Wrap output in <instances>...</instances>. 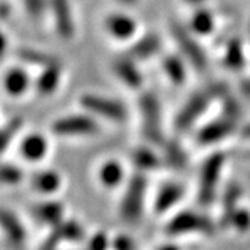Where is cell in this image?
<instances>
[{
    "label": "cell",
    "instance_id": "cb8c5ba5",
    "mask_svg": "<svg viewBox=\"0 0 250 250\" xmlns=\"http://www.w3.org/2000/svg\"><path fill=\"white\" fill-rule=\"evenodd\" d=\"M163 149V163L174 170H182L188 164V156L185 149L175 141H166L161 146Z\"/></svg>",
    "mask_w": 250,
    "mask_h": 250
},
{
    "label": "cell",
    "instance_id": "8d00e7d4",
    "mask_svg": "<svg viewBox=\"0 0 250 250\" xmlns=\"http://www.w3.org/2000/svg\"><path fill=\"white\" fill-rule=\"evenodd\" d=\"M157 250H181L178 246H174V245H164V246H160Z\"/></svg>",
    "mask_w": 250,
    "mask_h": 250
},
{
    "label": "cell",
    "instance_id": "8992f818",
    "mask_svg": "<svg viewBox=\"0 0 250 250\" xmlns=\"http://www.w3.org/2000/svg\"><path fill=\"white\" fill-rule=\"evenodd\" d=\"M147 189V178L145 172L136 171L128 181L121 202V217L126 224H135L142 215L145 197Z\"/></svg>",
    "mask_w": 250,
    "mask_h": 250
},
{
    "label": "cell",
    "instance_id": "d590c367",
    "mask_svg": "<svg viewBox=\"0 0 250 250\" xmlns=\"http://www.w3.org/2000/svg\"><path fill=\"white\" fill-rule=\"evenodd\" d=\"M184 1L189 6H192V7H199V6H205L207 0H184Z\"/></svg>",
    "mask_w": 250,
    "mask_h": 250
},
{
    "label": "cell",
    "instance_id": "5bb4252c",
    "mask_svg": "<svg viewBox=\"0 0 250 250\" xmlns=\"http://www.w3.org/2000/svg\"><path fill=\"white\" fill-rule=\"evenodd\" d=\"M213 224L207 218L192 211L179 213L167 225V232L170 235H188L190 232H202L206 235L213 232Z\"/></svg>",
    "mask_w": 250,
    "mask_h": 250
},
{
    "label": "cell",
    "instance_id": "30bf717a",
    "mask_svg": "<svg viewBox=\"0 0 250 250\" xmlns=\"http://www.w3.org/2000/svg\"><path fill=\"white\" fill-rule=\"evenodd\" d=\"M103 28L111 39L120 43H131L139 35V24L131 14L114 11L106 16Z\"/></svg>",
    "mask_w": 250,
    "mask_h": 250
},
{
    "label": "cell",
    "instance_id": "3957f363",
    "mask_svg": "<svg viewBox=\"0 0 250 250\" xmlns=\"http://www.w3.org/2000/svg\"><path fill=\"white\" fill-rule=\"evenodd\" d=\"M50 131L59 138L82 139L99 135L102 126L99 124L98 118L82 110L81 113H71L53 120L50 124Z\"/></svg>",
    "mask_w": 250,
    "mask_h": 250
},
{
    "label": "cell",
    "instance_id": "7402d4cb",
    "mask_svg": "<svg viewBox=\"0 0 250 250\" xmlns=\"http://www.w3.org/2000/svg\"><path fill=\"white\" fill-rule=\"evenodd\" d=\"M184 193H185V189L178 184H167V185L161 187L157 196H156V200H154L156 213L161 214V213L168 211L182 199Z\"/></svg>",
    "mask_w": 250,
    "mask_h": 250
},
{
    "label": "cell",
    "instance_id": "6da1fadb",
    "mask_svg": "<svg viewBox=\"0 0 250 250\" xmlns=\"http://www.w3.org/2000/svg\"><path fill=\"white\" fill-rule=\"evenodd\" d=\"M228 93L229 88L220 81L211 82L206 85L205 88L193 92L174 118L175 131L187 132L190 128H193L197 121L207 113V110L211 107V104L214 102H220Z\"/></svg>",
    "mask_w": 250,
    "mask_h": 250
},
{
    "label": "cell",
    "instance_id": "4316f807",
    "mask_svg": "<svg viewBox=\"0 0 250 250\" xmlns=\"http://www.w3.org/2000/svg\"><path fill=\"white\" fill-rule=\"evenodd\" d=\"M34 184L38 189L45 190V192H53L62 184V178L57 172L54 171H43L39 172L34 179Z\"/></svg>",
    "mask_w": 250,
    "mask_h": 250
},
{
    "label": "cell",
    "instance_id": "ffe728a7",
    "mask_svg": "<svg viewBox=\"0 0 250 250\" xmlns=\"http://www.w3.org/2000/svg\"><path fill=\"white\" fill-rule=\"evenodd\" d=\"M16 57L22 64L27 65H34L38 67L39 70L53 65L57 62H62L56 54L47 53L45 50L36 49V47H29V46H21L16 50Z\"/></svg>",
    "mask_w": 250,
    "mask_h": 250
},
{
    "label": "cell",
    "instance_id": "44dd1931",
    "mask_svg": "<svg viewBox=\"0 0 250 250\" xmlns=\"http://www.w3.org/2000/svg\"><path fill=\"white\" fill-rule=\"evenodd\" d=\"M153 147L154 146H150V145L138 146L131 154L132 163H134V166L138 168L139 172L146 174L147 171L157 170V168H160V166L163 164L161 156H159L157 153L154 152Z\"/></svg>",
    "mask_w": 250,
    "mask_h": 250
},
{
    "label": "cell",
    "instance_id": "d6a6232c",
    "mask_svg": "<svg viewBox=\"0 0 250 250\" xmlns=\"http://www.w3.org/2000/svg\"><path fill=\"white\" fill-rule=\"evenodd\" d=\"M239 92H241L243 98L250 100V77H246L239 82Z\"/></svg>",
    "mask_w": 250,
    "mask_h": 250
},
{
    "label": "cell",
    "instance_id": "836d02e7",
    "mask_svg": "<svg viewBox=\"0 0 250 250\" xmlns=\"http://www.w3.org/2000/svg\"><path fill=\"white\" fill-rule=\"evenodd\" d=\"M239 132L245 139H250V123H246V124L239 126Z\"/></svg>",
    "mask_w": 250,
    "mask_h": 250
},
{
    "label": "cell",
    "instance_id": "83f0119b",
    "mask_svg": "<svg viewBox=\"0 0 250 250\" xmlns=\"http://www.w3.org/2000/svg\"><path fill=\"white\" fill-rule=\"evenodd\" d=\"M21 4L28 17L34 21H38L47 14L49 0H21Z\"/></svg>",
    "mask_w": 250,
    "mask_h": 250
},
{
    "label": "cell",
    "instance_id": "1f68e13d",
    "mask_svg": "<svg viewBox=\"0 0 250 250\" xmlns=\"http://www.w3.org/2000/svg\"><path fill=\"white\" fill-rule=\"evenodd\" d=\"M9 49V36L7 34L0 28V60L3 59V56L6 54Z\"/></svg>",
    "mask_w": 250,
    "mask_h": 250
},
{
    "label": "cell",
    "instance_id": "e575fe53",
    "mask_svg": "<svg viewBox=\"0 0 250 250\" xmlns=\"http://www.w3.org/2000/svg\"><path fill=\"white\" fill-rule=\"evenodd\" d=\"M117 1L124 7H134L139 3V0H117Z\"/></svg>",
    "mask_w": 250,
    "mask_h": 250
},
{
    "label": "cell",
    "instance_id": "5b68a950",
    "mask_svg": "<svg viewBox=\"0 0 250 250\" xmlns=\"http://www.w3.org/2000/svg\"><path fill=\"white\" fill-rule=\"evenodd\" d=\"M170 34L175 42L177 52L187 60L190 68L197 72L206 71L208 67V59L203 46L199 42V38L192 34L187 25L179 22H171Z\"/></svg>",
    "mask_w": 250,
    "mask_h": 250
},
{
    "label": "cell",
    "instance_id": "ba28073f",
    "mask_svg": "<svg viewBox=\"0 0 250 250\" xmlns=\"http://www.w3.org/2000/svg\"><path fill=\"white\" fill-rule=\"evenodd\" d=\"M47 13L53 21L56 35L64 42H70L77 35V20L71 0H49Z\"/></svg>",
    "mask_w": 250,
    "mask_h": 250
},
{
    "label": "cell",
    "instance_id": "f1b7e54d",
    "mask_svg": "<svg viewBox=\"0 0 250 250\" xmlns=\"http://www.w3.org/2000/svg\"><path fill=\"white\" fill-rule=\"evenodd\" d=\"M229 224L238 231H248L250 228V211L243 208H236L229 220Z\"/></svg>",
    "mask_w": 250,
    "mask_h": 250
},
{
    "label": "cell",
    "instance_id": "e0dca14e",
    "mask_svg": "<svg viewBox=\"0 0 250 250\" xmlns=\"http://www.w3.org/2000/svg\"><path fill=\"white\" fill-rule=\"evenodd\" d=\"M189 67L190 65L178 52L164 54L161 59V71L167 81L175 86H181L187 82Z\"/></svg>",
    "mask_w": 250,
    "mask_h": 250
},
{
    "label": "cell",
    "instance_id": "603a6c76",
    "mask_svg": "<svg viewBox=\"0 0 250 250\" xmlns=\"http://www.w3.org/2000/svg\"><path fill=\"white\" fill-rule=\"evenodd\" d=\"M100 184L107 189H114L123 184L125 178L124 166L118 160H107L104 161L98 172Z\"/></svg>",
    "mask_w": 250,
    "mask_h": 250
},
{
    "label": "cell",
    "instance_id": "2e32d148",
    "mask_svg": "<svg viewBox=\"0 0 250 250\" xmlns=\"http://www.w3.org/2000/svg\"><path fill=\"white\" fill-rule=\"evenodd\" d=\"M250 62V52L241 38L233 36L224 47L223 65L232 72H241Z\"/></svg>",
    "mask_w": 250,
    "mask_h": 250
},
{
    "label": "cell",
    "instance_id": "f546056e",
    "mask_svg": "<svg viewBox=\"0 0 250 250\" xmlns=\"http://www.w3.org/2000/svg\"><path fill=\"white\" fill-rule=\"evenodd\" d=\"M107 248V238L102 233L95 235V238L90 242V250H106Z\"/></svg>",
    "mask_w": 250,
    "mask_h": 250
},
{
    "label": "cell",
    "instance_id": "4fadbf2b",
    "mask_svg": "<svg viewBox=\"0 0 250 250\" xmlns=\"http://www.w3.org/2000/svg\"><path fill=\"white\" fill-rule=\"evenodd\" d=\"M1 88L3 92L10 98H22L31 90V88H34V80L31 78L25 67L13 65L3 74Z\"/></svg>",
    "mask_w": 250,
    "mask_h": 250
},
{
    "label": "cell",
    "instance_id": "d4e9b609",
    "mask_svg": "<svg viewBox=\"0 0 250 250\" xmlns=\"http://www.w3.org/2000/svg\"><path fill=\"white\" fill-rule=\"evenodd\" d=\"M220 114L228 117V118H231V120L241 124L242 117H243V108H242L241 102L238 100V98H235L231 92L220 100Z\"/></svg>",
    "mask_w": 250,
    "mask_h": 250
},
{
    "label": "cell",
    "instance_id": "4dcf8cb0",
    "mask_svg": "<svg viewBox=\"0 0 250 250\" xmlns=\"http://www.w3.org/2000/svg\"><path fill=\"white\" fill-rule=\"evenodd\" d=\"M114 249L116 250H134V246H132V242L129 241L128 238L120 236V238H117L116 242H114Z\"/></svg>",
    "mask_w": 250,
    "mask_h": 250
},
{
    "label": "cell",
    "instance_id": "484cf974",
    "mask_svg": "<svg viewBox=\"0 0 250 250\" xmlns=\"http://www.w3.org/2000/svg\"><path fill=\"white\" fill-rule=\"evenodd\" d=\"M24 118L20 116L10 118L6 125L0 126V150H4L9 146L11 141L16 138V135L22 129Z\"/></svg>",
    "mask_w": 250,
    "mask_h": 250
},
{
    "label": "cell",
    "instance_id": "7c38bea8",
    "mask_svg": "<svg viewBox=\"0 0 250 250\" xmlns=\"http://www.w3.org/2000/svg\"><path fill=\"white\" fill-rule=\"evenodd\" d=\"M163 41L156 32H143L135 38L131 43H128L125 54L132 57L138 62H143L154 59L161 53Z\"/></svg>",
    "mask_w": 250,
    "mask_h": 250
},
{
    "label": "cell",
    "instance_id": "ac0fdd59",
    "mask_svg": "<svg viewBox=\"0 0 250 250\" xmlns=\"http://www.w3.org/2000/svg\"><path fill=\"white\" fill-rule=\"evenodd\" d=\"M187 27L197 38L210 36L217 28V18L211 10L205 6H199V7H195L193 13L190 14Z\"/></svg>",
    "mask_w": 250,
    "mask_h": 250
},
{
    "label": "cell",
    "instance_id": "9c48e42d",
    "mask_svg": "<svg viewBox=\"0 0 250 250\" xmlns=\"http://www.w3.org/2000/svg\"><path fill=\"white\" fill-rule=\"evenodd\" d=\"M241 124L228 117L220 114L203 124L196 134V141L200 146H211L223 142L239 131Z\"/></svg>",
    "mask_w": 250,
    "mask_h": 250
},
{
    "label": "cell",
    "instance_id": "277c9868",
    "mask_svg": "<svg viewBox=\"0 0 250 250\" xmlns=\"http://www.w3.org/2000/svg\"><path fill=\"white\" fill-rule=\"evenodd\" d=\"M78 104L81 110L89 113L90 116L113 124H123L128 117V110L121 100L100 93H82L78 98Z\"/></svg>",
    "mask_w": 250,
    "mask_h": 250
},
{
    "label": "cell",
    "instance_id": "52a82bcc",
    "mask_svg": "<svg viewBox=\"0 0 250 250\" xmlns=\"http://www.w3.org/2000/svg\"><path fill=\"white\" fill-rule=\"evenodd\" d=\"M224 166H225V154L221 152L211 154L203 163L199 174V192H197V199L202 206H208L213 203L218 182L223 175Z\"/></svg>",
    "mask_w": 250,
    "mask_h": 250
},
{
    "label": "cell",
    "instance_id": "9a60e30c",
    "mask_svg": "<svg viewBox=\"0 0 250 250\" xmlns=\"http://www.w3.org/2000/svg\"><path fill=\"white\" fill-rule=\"evenodd\" d=\"M64 78V65L62 62H57L42 68L34 80V90L36 95L42 98L53 96L60 89Z\"/></svg>",
    "mask_w": 250,
    "mask_h": 250
},
{
    "label": "cell",
    "instance_id": "8fae6325",
    "mask_svg": "<svg viewBox=\"0 0 250 250\" xmlns=\"http://www.w3.org/2000/svg\"><path fill=\"white\" fill-rule=\"evenodd\" d=\"M138 64L139 62L132 57H129L128 54H120L111 62V71L125 88L139 90L142 89L145 78H143L142 70Z\"/></svg>",
    "mask_w": 250,
    "mask_h": 250
},
{
    "label": "cell",
    "instance_id": "7a4b0ae2",
    "mask_svg": "<svg viewBox=\"0 0 250 250\" xmlns=\"http://www.w3.org/2000/svg\"><path fill=\"white\" fill-rule=\"evenodd\" d=\"M141 134L150 146L161 147L167 141L163 128V106L160 98L152 90H143L138 99Z\"/></svg>",
    "mask_w": 250,
    "mask_h": 250
},
{
    "label": "cell",
    "instance_id": "74e56055",
    "mask_svg": "<svg viewBox=\"0 0 250 250\" xmlns=\"http://www.w3.org/2000/svg\"><path fill=\"white\" fill-rule=\"evenodd\" d=\"M249 52H250V47H249Z\"/></svg>",
    "mask_w": 250,
    "mask_h": 250
},
{
    "label": "cell",
    "instance_id": "d6986e66",
    "mask_svg": "<svg viewBox=\"0 0 250 250\" xmlns=\"http://www.w3.org/2000/svg\"><path fill=\"white\" fill-rule=\"evenodd\" d=\"M20 152L25 160L38 163L43 160L49 152V141L39 132L27 134L20 142Z\"/></svg>",
    "mask_w": 250,
    "mask_h": 250
}]
</instances>
